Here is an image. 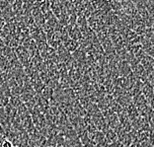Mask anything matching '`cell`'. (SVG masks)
Wrapping results in <instances>:
<instances>
[{
	"instance_id": "1",
	"label": "cell",
	"mask_w": 154,
	"mask_h": 147,
	"mask_svg": "<svg viewBox=\"0 0 154 147\" xmlns=\"http://www.w3.org/2000/svg\"><path fill=\"white\" fill-rule=\"evenodd\" d=\"M15 54H16L17 58L19 59L20 63L22 64L23 68H25L28 65H30L31 55H30L29 51H27V48L25 47H23V45H19V47L15 50Z\"/></svg>"
},
{
	"instance_id": "2",
	"label": "cell",
	"mask_w": 154,
	"mask_h": 147,
	"mask_svg": "<svg viewBox=\"0 0 154 147\" xmlns=\"http://www.w3.org/2000/svg\"><path fill=\"white\" fill-rule=\"evenodd\" d=\"M31 14H32V17L34 19V22L35 24L43 29L45 24V15L44 13L42 12V10L38 8L37 6H34L32 10H31Z\"/></svg>"
},
{
	"instance_id": "3",
	"label": "cell",
	"mask_w": 154,
	"mask_h": 147,
	"mask_svg": "<svg viewBox=\"0 0 154 147\" xmlns=\"http://www.w3.org/2000/svg\"><path fill=\"white\" fill-rule=\"evenodd\" d=\"M0 147H14V146H13V144L11 143V141L9 140V139L5 138L4 140H3V142L1 143Z\"/></svg>"
},
{
	"instance_id": "4",
	"label": "cell",
	"mask_w": 154,
	"mask_h": 147,
	"mask_svg": "<svg viewBox=\"0 0 154 147\" xmlns=\"http://www.w3.org/2000/svg\"><path fill=\"white\" fill-rule=\"evenodd\" d=\"M7 1H8L10 4H12V3L14 2V1H16V0H7Z\"/></svg>"
}]
</instances>
